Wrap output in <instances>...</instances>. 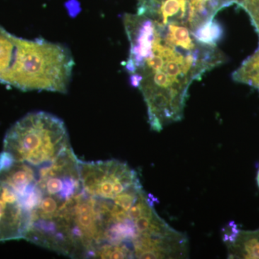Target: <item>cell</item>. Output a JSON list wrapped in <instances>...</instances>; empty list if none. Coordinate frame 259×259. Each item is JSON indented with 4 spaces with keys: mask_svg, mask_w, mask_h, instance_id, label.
I'll use <instances>...</instances> for the list:
<instances>
[{
    "mask_svg": "<svg viewBox=\"0 0 259 259\" xmlns=\"http://www.w3.org/2000/svg\"><path fill=\"white\" fill-rule=\"evenodd\" d=\"M123 24L130 81L144 97L151 129L160 132L183 118L192 83L223 64L226 56L217 44L199 40L182 22H159L136 13L125 14Z\"/></svg>",
    "mask_w": 259,
    "mask_h": 259,
    "instance_id": "6da1fadb",
    "label": "cell"
},
{
    "mask_svg": "<svg viewBox=\"0 0 259 259\" xmlns=\"http://www.w3.org/2000/svg\"><path fill=\"white\" fill-rule=\"evenodd\" d=\"M14 51L0 81L23 91L45 90L66 93L74 66L68 48L38 38L13 36Z\"/></svg>",
    "mask_w": 259,
    "mask_h": 259,
    "instance_id": "7a4b0ae2",
    "label": "cell"
},
{
    "mask_svg": "<svg viewBox=\"0 0 259 259\" xmlns=\"http://www.w3.org/2000/svg\"><path fill=\"white\" fill-rule=\"evenodd\" d=\"M29 225L30 213L23 199L0 180V241L25 239Z\"/></svg>",
    "mask_w": 259,
    "mask_h": 259,
    "instance_id": "3957f363",
    "label": "cell"
},
{
    "mask_svg": "<svg viewBox=\"0 0 259 259\" xmlns=\"http://www.w3.org/2000/svg\"><path fill=\"white\" fill-rule=\"evenodd\" d=\"M223 239L229 258H259V228L255 231L240 229L231 222L223 229Z\"/></svg>",
    "mask_w": 259,
    "mask_h": 259,
    "instance_id": "277c9868",
    "label": "cell"
},
{
    "mask_svg": "<svg viewBox=\"0 0 259 259\" xmlns=\"http://www.w3.org/2000/svg\"><path fill=\"white\" fill-rule=\"evenodd\" d=\"M233 79L237 82L245 83L259 91V48L233 73Z\"/></svg>",
    "mask_w": 259,
    "mask_h": 259,
    "instance_id": "5b68a950",
    "label": "cell"
},
{
    "mask_svg": "<svg viewBox=\"0 0 259 259\" xmlns=\"http://www.w3.org/2000/svg\"><path fill=\"white\" fill-rule=\"evenodd\" d=\"M13 51V35L0 27V74L9 66Z\"/></svg>",
    "mask_w": 259,
    "mask_h": 259,
    "instance_id": "8992f818",
    "label": "cell"
},
{
    "mask_svg": "<svg viewBox=\"0 0 259 259\" xmlns=\"http://www.w3.org/2000/svg\"><path fill=\"white\" fill-rule=\"evenodd\" d=\"M238 5L249 15L259 35V0H241Z\"/></svg>",
    "mask_w": 259,
    "mask_h": 259,
    "instance_id": "52a82bcc",
    "label": "cell"
},
{
    "mask_svg": "<svg viewBox=\"0 0 259 259\" xmlns=\"http://www.w3.org/2000/svg\"><path fill=\"white\" fill-rule=\"evenodd\" d=\"M256 180H257V184H258V188H259V168H258V173H257Z\"/></svg>",
    "mask_w": 259,
    "mask_h": 259,
    "instance_id": "ba28073f",
    "label": "cell"
}]
</instances>
